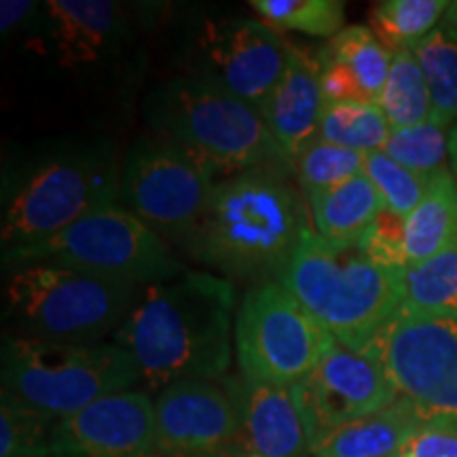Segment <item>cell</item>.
Instances as JSON below:
<instances>
[{
  "label": "cell",
  "mask_w": 457,
  "mask_h": 457,
  "mask_svg": "<svg viewBox=\"0 0 457 457\" xmlns=\"http://www.w3.org/2000/svg\"><path fill=\"white\" fill-rule=\"evenodd\" d=\"M377 104L392 129L413 128L432 119L430 87L413 49H400L394 54L390 74Z\"/></svg>",
  "instance_id": "obj_24"
},
{
  "label": "cell",
  "mask_w": 457,
  "mask_h": 457,
  "mask_svg": "<svg viewBox=\"0 0 457 457\" xmlns=\"http://www.w3.org/2000/svg\"><path fill=\"white\" fill-rule=\"evenodd\" d=\"M360 353L381 364L426 426L457 430V316L400 305Z\"/></svg>",
  "instance_id": "obj_9"
},
{
  "label": "cell",
  "mask_w": 457,
  "mask_h": 457,
  "mask_svg": "<svg viewBox=\"0 0 457 457\" xmlns=\"http://www.w3.org/2000/svg\"><path fill=\"white\" fill-rule=\"evenodd\" d=\"M4 267L51 262L129 284H162L185 273L157 231L117 205L79 220L54 237L3 250Z\"/></svg>",
  "instance_id": "obj_8"
},
{
  "label": "cell",
  "mask_w": 457,
  "mask_h": 457,
  "mask_svg": "<svg viewBox=\"0 0 457 457\" xmlns=\"http://www.w3.org/2000/svg\"><path fill=\"white\" fill-rule=\"evenodd\" d=\"M290 170L301 193L310 199L362 174L364 155L316 138L290 159Z\"/></svg>",
  "instance_id": "obj_28"
},
{
  "label": "cell",
  "mask_w": 457,
  "mask_h": 457,
  "mask_svg": "<svg viewBox=\"0 0 457 457\" xmlns=\"http://www.w3.org/2000/svg\"><path fill=\"white\" fill-rule=\"evenodd\" d=\"M333 345V335L282 284L261 282L244 295L236 356L245 379L293 387Z\"/></svg>",
  "instance_id": "obj_10"
},
{
  "label": "cell",
  "mask_w": 457,
  "mask_h": 457,
  "mask_svg": "<svg viewBox=\"0 0 457 457\" xmlns=\"http://www.w3.org/2000/svg\"><path fill=\"white\" fill-rule=\"evenodd\" d=\"M426 74L432 98V121L441 128L457 125V3H451L443 21L413 47Z\"/></svg>",
  "instance_id": "obj_22"
},
{
  "label": "cell",
  "mask_w": 457,
  "mask_h": 457,
  "mask_svg": "<svg viewBox=\"0 0 457 457\" xmlns=\"http://www.w3.org/2000/svg\"><path fill=\"white\" fill-rule=\"evenodd\" d=\"M381 151L407 170L430 179L438 171L447 170L449 136L447 129L430 119L413 128L392 129Z\"/></svg>",
  "instance_id": "obj_31"
},
{
  "label": "cell",
  "mask_w": 457,
  "mask_h": 457,
  "mask_svg": "<svg viewBox=\"0 0 457 457\" xmlns=\"http://www.w3.org/2000/svg\"><path fill=\"white\" fill-rule=\"evenodd\" d=\"M362 253L375 265L387 270H407V253H404V216L384 210L358 239Z\"/></svg>",
  "instance_id": "obj_33"
},
{
  "label": "cell",
  "mask_w": 457,
  "mask_h": 457,
  "mask_svg": "<svg viewBox=\"0 0 457 457\" xmlns=\"http://www.w3.org/2000/svg\"><path fill=\"white\" fill-rule=\"evenodd\" d=\"M324 108L320 47L290 43L282 79L261 106L262 119L286 162L290 163L296 153L318 138Z\"/></svg>",
  "instance_id": "obj_16"
},
{
  "label": "cell",
  "mask_w": 457,
  "mask_h": 457,
  "mask_svg": "<svg viewBox=\"0 0 457 457\" xmlns=\"http://www.w3.org/2000/svg\"><path fill=\"white\" fill-rule=\"evenodd\" d=\"M140 286L51 262L9 267L4 320L11 335L91 345L117 333L140 299Z\"/></svg>",
  "instance_id": "obj_6"
},
{
  "label": "cell",
  "mask_w": 457,
  "mask_h": 457,
  "mask_svg": "<svg viewBox=\"0 0 457 457\" xmlns=\"http://www.w3.org/2000/svg\"><path fill=\"white\" fill-rule=\"evenodd\" d=\"M162 457H245L242 421L231 398L212 381H182L155 400Z\"/></svg>",
  "instance_id": "obj_14"
},
{
  "label": "cell",
  "mask_w": 457,
  "mask_h": 457,
  "mask_svg": "<svg viewBox=\"0 0 457 457\" xmlns=\"http://www.w3.org/2000/svg\"><path fill=\"white\" fill-rule=\"evenodd\" d=\"M290 163L239 171L216 182L212 199L182 250L231 278H279L310 231Z\"/></svg>",
  "instance_id": "obj_2"
},
{
  "label": "cell",
  "mask_w": 457,
  "mask_h": 457,
  "mask_svg": "<svg viewBox=\"0 0 457 457\" xmlns=\"http://www.w3.org/2000/svg\"><path fill=\"white\" fill-rule=\"evenodd\" d=\"M457 239V179L449 168L432 176L421 204L404 219L407 265L441 254Z\"/></svg>",
  "instance_id": "obj_20"
},
{
  "label": "cell",
  "mask_w": 457,
  "mask_h": 457,
  "mask_svg": "<svg viewBox=\"0 0 457 457\" xmlns=\"http://www.w3.org/2000/svg\"><path fill=\"white\" fill-rule=\"evenodd\" d=\"M250 457H259V455H250Z\"/></svg>",
  "instance_id": "obj_38"
},
{
  "label": "cell",
  "mask_w": 457,
  "mask_h": 457,
  "mask_svg": "<svg viewBox=\"0 0 457 457\" xmlns=\"http://www.w3.org/2000/svg\"><path fill=\"white\" fill-rule=\"evenodd\" d=\"M145 117L153 134L182 146L214 174L288 163L259 108L204 79L157 85L145 98Z\"/></svg>",
  "instance_id": "obj_5"
},
{
  "label": "cell",
  "mask_w": 457,
  "mask_h": 457,
  "mask_svg": "<svg viewBox=\"0 0 457 457\" xmlns=\"http://www.w3.org/2000/svg\"><path fill=\"white\" fill-rule=\"evenodd\" d=\"M214 171L174 142L140 136L125 153L119 199L153 231L185 245L202 222Z\"/></svg>",
  "instance_id": "obj_11"
},
{
  "label": "cell",
  "mask_w": 457,
  "mask_h": 457,
  "mask_svg": "<svg viewBox=\"0 0 457 457\" xmlns=\"http://www.w3.org/2000/svg\"><path fill=\"white\" fill-rule=\"evenodd\" d=\"M449 7L447 0H381L370 9L369 28L390 54H396L424 41Z\"/></svg>",
  "instance_id": "obj_23"
},
{
  "label": "cell",
  "mask_w": 457,
  "mask_h": 457,
  "mask_svg": "<svg viewBox=\"0 0 457 457\" xmlns=\"http://www.w3.org/2000/svg\"><path fill=\"white\" fill-rule=\"evenodd\" d=\"M57 424L41 411L3 392L0 396V457H47Z\"/></svg>",
  "instance_id": "obj_30"
},
{
  "label": "cell",
  "mask_w": 457,
  "mask_h": 457,
  "mask_svg": "<svg viewBox=\"0 0 457 457\" xmlns=\"http://www.w3.org/2000/svg\"><path fill=\"white\" fill-rule=\"evenodd\" d=\"M261 21L276 30H296L333 38L343 30L345 3L341 0H250Z\"/></svg>",
  "instance_id": "obj_29"
},
{
  "label": "cell",
  "mask_w": 457,
  "mask_h": 457,
  "mask_svg": "<svg viewBox=\"0 0 457 457\" xmlns=\"http://www.w3.org/2000/svg\"><path fill=\"white\" fill-rule=\"evenodd\" d=\"M390 134L392 128L379 104L335 102L324 108L318 138L367 155V153L381 151Z\"/></svg>",
  "instance_id": "obj_26"
},
{
  "label": "cell",
  "mask_w": 457,
  "mask_h": 457,
  "mask_svg": "<svg viewBox=\"0 0 457 457\" xmlns=\"http://www.w3.org/2000/svg\"><path fill=\"white\" fill-rule=\"evenodd\" d=\"M403 307L432 316H457V239L403 273Z\"/></svg>",
  "instance_id": "obj_25"
},
{
  "label": "cell",
  "mask_w": 457,
  "mask_h": 457,
  "mask_svg": "<svg viewBox=\"0 0 457 457\" xmlns=\"http://www.w3.org/2000/svg\"><path fill=\"white\" fill-rule=\"evenodd\" d=\"M310 451L352 421L379 413L398 400L390 377L373 358L335 345L305 379L293 386Z\"/></svg>",
  "instance_id": "obj_13"
},
{
  "label": "cell",
  "mask_w": 457,
  "mask_h": 457,
  "mask_svg": "<svg viewBox=\"0 0 457 457\" xmlns=\"http://www.w3.org/2000/svg\"><path fill=\"white\" fill-rule=\"evenodd\" d=\"M403 273L375 265L358 242L307 231L278 279L337 343L360 352L403 305Z\"/></svg>",
  "instance_id": "obj_4"
},
{
  "label": "cell",
  "mask_w": 457,
  "mask_h": 457,
  "mask_svg": "<svg viewBox=\"0 0 457 457\" xmlns=\"http://www.w3.org/2000/svg\"><path fill=\"white\" fill-rule=\"evenodd\" d=\"M3 392L51 420H66L112 394L129 392L140 370L117 343H57L3 337Z\"/></svg>",
  "instance_id": "obj_7"
},
{
  "label": "cell",
  "mask_w": 457,
  "mask_h": 457,
  "mask_svg": "<svg viewBox=\"0 0 457 457\" xmlns=\"http://www.w3.org/2000/svg\"><path fill=\"white\" fill-rule=\"evenodd\" d=\"M121 165L112 142L62 140L7 163L3 176V250L41 242L112 208Z\"/></svg>",
  "instance_id": "obj_3"
},
{
  "label": "cell",
  "mask_w": 457,
  "mask_h": 457,
  "mask_svg": "<svg viewBox=\"0 0 457 457\" xmlns=\"http://www.w3.org/2000/svg\"><path fill=\"white\" fill-rule=\"evenodd\" d=\"M322 54L350 68L370 104L379 102L390 74L392 57L369 26H347L322 45Z\"/></svg>",
  "instance_id": "obj_27"
},
{
  "label": "cell",
  "mask_w": 457,
  "mask_h": 457,
  "mask_svg": "<svg viewBox=\"0 0 457 457\" xmlns=\"http://www.w3.org/2000/svg\"><path fill=\"white\" fill-rule=\"evenodd\" d=\"M394 457H457V430L424 426Z\"/></svg>",
  "instance_id": "obj_35"
},
{
  "label": "cell",
  "mask_w": 457,
  "mask_h": 457,
  "mask_svg": "<svg viewBox=\"0 0 457 457\" xmlns=\"http://www.w3.org/2000/svg\"><path fill=\"white\" fill-rule=\"evenodd\" d=\"M307 202L318 236L335 242H358L370 222L386 210L384 199L364 171Z\"/></svg>",
  "instance_id": "obj_21"
},
{
  "label": "cell",
  "mask_w": 457,
  "mask_h": 457,
  "mask_svg": "<svg viewBox=\"0 0 457 457\" xmlns=\"http://www.w3.org/2000/svg\"><path fill=\"white\" fill-rule=\"evenodd\" d=\"M426 424L404 400L339 428L307 457H394Z\"/></svg>",
  "instance_id": "obj_19"
},
{
  "label": "cell",
  "mask_w": 457,
  "mask_h": 457,
  "mask_svg": "<svg viewBox=\"0 0 457 457\" xmlns=\"http://www.w3.org/2000/svg\"><path fill=\"white\" fill-rule=\"evenodd\" d=\"M320 60H322V94L327 104H335V102H369L356 77L343 62L324 55L322 47H320Z\"/></svg>",
  "instance_id": "obj_34"
},
{
  "label": "cell",
  "mask_w": 457,
  "mask_h": 457,
  "mask_svg": "<svg viewBox=\"0 0 457 457\" xmlns=\"http://www.w3.org/2000/svg\"><path fill=\"white\" fill-rule=\"evenodd\" d=\"M449 159H451V170H453V176L457 179V125L449 134Z\"/></svg>",
  "instance_id": "obj_37"
},
{
  "label": "cell",
  "mask_w": 457,
  "mask_h": 457,
  "mask_svg": "<svg viewBox=\"0 0 457 457\" xmlns=\"http://www.w3.org/2000/svg\"><path fill=\"white\" fill-rule=\"evenodd\" d=\"M233 310L231 279L187 271L148 286L114 333V343L129 353L151 390L225 379L231 364Z\"/></svg>",
  "instance_id": "obj_1"
},
{
  "label": "cell",
  "mask_w": 457,
  "mask_h": 457,
  "mask_svg": "<svg viewBox=\"0 0 457 457\" xmlns=\"http://www.w3.org/2000/svg\"><path fill=\"white\" fill-rule=\"evenodd\" d=\"M288 55L290 43L279 30L248 17L205 20L188 45L191 77L219 85L259 111L282 79Z\"/></svg>",
  "instance_id": "obj_12"
},
{
  "label": "cell",
  "mask_w": 457,
  "mask_h": 457,
  "mask_svg": "<svg viewBox=\"0 0 457 457\" xmlns=\"http://www.w3.org/2000/svg\"><path fill=\"white\" fill-rule=\"evenodd\" d=\"M222 390L237 411L248 451L259 457L310 455V441L293 387L228 375L222 379Z\"/></svg>",
  "instance_id": "obj_17"
},
{
  "label": "cell",
  "mask_w": 457,
  "mask_h": 457,
  "mask_svg": "<svg viewBox=\"0 0 457 457\" xmlns=\"http://www.w3.org/2000/svg\"><path fill=\"white\" fill-rule=\"evenodd\" d=\"M47 457H162L155 403L129 390L89 404L54 426Z\"/></svg>",
  "instance_id": "obj_15"
},
{
  "label": "cell",
  "mask_w": 457,
  "mask_h": 457,
  "mask_svg": "<svg viewBox=\"0 0 457 457\" xmlns=\"http://www.w3.org/2000/svg\"><path fill=\"white\" fill-rule=\"evenodd\" d=\"M41 24L57 62L68 68L106 60L128 34L125 9L108 0H51Z\"/></svg>",
  "instance_id": "obj_18"
},
{
  "label": "cell",
  "mask_w": 457,
  "mask_h": 457,
  "mask_svg": "<svg viewBox=\"0 0 457 457\" xmlns=\"http://www.w3.org/2000/svg\"><path fill=\"white\" fill-rule=\"evenodd\" d=\"M364 174L369 176L377 193L384 199L386 210L404 216V219L421 204L432 180V176L428 179V176L415 174L404 165L396 163L384 151H373L364 155Z\"/></svg>",
  "instance_id": "obj_32"
},
{
  "label": "cell",
  "mask_w": 457,
  "mask_h": 457,
  "mask_svg": "<svg viewBox=\"0 0 457 457\" xmlns=\"http://www.w3.org/2000/svg\"><path fill=\"white\" fill-rule=\"evenodd\" d=\"M43 17V4L30 0H3L0 3V30L4 37L20 28L37 26Z\"/></svg>",
  "instance_id": "obj_36"
}]
</instances>
